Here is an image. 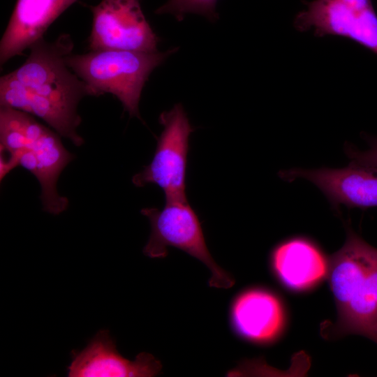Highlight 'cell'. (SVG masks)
<instances>
[{
  "instance_id": "obj_12",
  "label": "cell",
  "mask_w": 377,
  "mask_h": 377,
  "mask_svg": "<svg viewBox=\"0 0 377 377\" xmlns=\"http://www.w3.org/2000/svg\"><path fill=\"white\" fill-rule=\"evenodd\" d=\"M271 264L285 286L294 290H304L327 277L329 263L311 242L294 238L274 249Z\"/></svg>"
},
{
  "instance_id": "obj_4",
  "label": "cell",
  "mask_w": 377,
  "mask_h": 377,
  "mask_svg": "<svg viewBox=\"0 0 377 377\" xmlns=\"http://www.w3.org/2000/svg\"><path fill=\"white\" fill-rule=\"evenodd\" d=\"M159 123L163 128L154 157L149 165L133 175L132 182L137 187L157 185L163 190L165 201H186L189 136L194 128L180 103L163 112Z\"/></svg>"
},
{
  "instance_id": "obj_5",
  "label": "cell",
  "mask_w": 377,
  "mask_h": 377,
  "mask_svg": "<svg viewBox=\"0 0 377 377\" xmlns=\"http://www.w3.org/2000/svg\"><path fill=\"white\" fill-rule=\"evenodd\" d=\"M140 2L141 0H102L96 6L84 4L92 15L88 38L90 51L156 52L160 38L147 22Z\"/></svg>"
},
{
  "instance_id": "obj_2",
  "label": "cell",
  "mask_w": 377,
  "mask_h": 377,
  "mask_svg": "<svg viewBox=\"0 0 377 377\" xmlns=\"http://www.w3.org/2000/svg\"><path fill=\"white\" fill-rule=\"evenodd\" d=\"M177 48L144 52L121 50L90 51L66 57L67 66L89 87L92 96L111 94L131 117L141 119L139 102L150 73Z\"/></svg>"
},
{
  "instance_id": "obj_8",
  "label": "cell",
  "mask_w": 377,
  "mask_h": 377,
  "mask_svg": "<svg viewBox=\"0 0 377 377\" xmlns=\"http://www.w3.org/2000/svg\"><path fill=\"white\" fill-rule=\"evenodd\" d=\"M283 179H305L315 184L334 207H377V168L351 162L343 168H292L280 172Z\"/></svg>"
},
{
  "instance_id": "obj_13",
  "label": "cell",
  "mask_w": 377,
  "mask_h": 377,
  "mask_svg": "<svg viewBox=\"0 0 377 377\" xmlns=\"http://www.w3.org/2000/svg\"><path fill=\"white\" fill-rule=\"evenodd\" d=\"M333 331L334 335H362L377 343V253L346 306L337 312Z\"/></svg>"
},
{
  "instance_id": "obj_9",
  "label": "cell",
  "mask_w": 377,
  "mask_h": 377,
  "mask_svg": "<svg viewBox=\"0 0 377 377\" xmlns=\"http://www.w3.org/2000/svg\"><path fill=\"white\" fill-rule=\"evenodd\" d=\"M70 377H152L162 364L151 354L139 353L134 361L120 355L106 330H100L81 351L72 353Z\"/></svg>"
},
{
  "instance_id": "obj_14",
  "label": "cell",
  "mask_w": 377,
  "mask_h": 377,
  "mask_svg": "<svg viewBox=\"0 0 377 377\" xmlns=\"http://www.w3.org/2000/svg\"><path fill=\"white\" fill-rule=\"evenodd\" d=\"M217 0H168L155 10L157 15L171 14L177 21L184 20L188 13H195L206 17L210 21H216Z\"/></svg>"
},
{
  "instance_id": "obj_7",
  "label": "cell",
  "mask_w": 377,
  "mask_h": 377,
  "mask_svg": "<svg viewBox=\"0 0 377 377\" xmlns=\"http://www.w3.org/2000/svg\"><path fill=\"white\" fill-rule=\"evenodd\" d=\"M58 135L48 128L22 151L8 155V158L1 155L0 165L1 179L17 166L31 172L40 183L43 209L53 214H59L68 207V200L59 195L57 183L63 169L74 158Z\"/></svg>"
},
{
  "instance_id": "obj_1",
  "label": "cell",
  "mask_w": 377,
  "mask_h": 377,
  "mask_svg": "<svg viewBox=\"0 0 377 377\" xmlns=\"http://www.w3.org/2000/svg\"><path fill=\"white\" fill-rule=\"evenodd\" d=\"M74 43L68 34L54 41L41 38L29 47V54L18 68L0 78V106L38 117L59 135L81 146L77 128L80 101L92 96L87 84L66 64Z\"/></svg>"
},
{
  "instance_id": "obj_15",
  "label": "cell",
  "mask_w": 377,
  "mask_h": 377,
  "mask_svg": "<svg viewBox=\"0 0 377 377\" xmlns=\"http://www.w3.org/2000/svg\"><path fill=\"white\" fill-rule=\"evenodd\" d=\"M367 140L369 147L367 150L360 151L348 146L346 153L351 162L377 168V138H368Z\"/></svg>"
},
{
  "instance_id": "obj_6",
  "label": "cell",
  "mask_w": 377,
  "mask_h": 377,
  "mask_svg": "<svg viewBox=\"0 0 377 377\" xmlns=\"http://www.w3.org/2000/svg\"><path fill=\"white\" fill-rule=\"evenodd\" d=\"M304 4L295 18L298 31L347 38L377 54V14L371 0H313Z\"/></svg>"
},
{
  "instance_id": "obj_10",
  "label": "cell",
  "mask_w": 377,
  "mask_h": 377,
  "mask_svg": "<svg viewBox=\"0 0 377 377\" xmlns=\"http://www.w3.org/2000/svg\"><path fill=\"white\" fill-rule=\"evenodd\" d=\"M285 312L279 298L263 288H250L233 300L230 320L234 332L242 339L259 344L275 341L285 325Z\"/></svg>"
},
{
  "instance_id": "obj_11",
  "label": "cell",
  "mask_w": 377,
  "mask_h": 377,
  "mask_svg": "<svg viewBox=\"0 0 377 377\" xmlns=\"http://www.w3.org/2000/svg\"><path fill=\"white\" fill-rule=\"evenodd\" d=\"M77 0H17L0 41V64L22 55Z\"/></svg>"
},
{
  "instance_id": "obj_3",
  "label": "cell",
  "mask_w": 377,
  "mask_h": 377,
  "mask_svg": "<svg viewBox=\"0 0 377 377\" xmlns=\"http://www.w3.org/2000/svg\"><path fill=\"white\" fill-rule=\"evenodd\" d=\"M140 212L151 225L150 235L143 249L146 256L163 258L168 256V247L179 249L209 269L210 287L228 289L233 286V277L219 266L210 254L198 216L188 200L165 201L161 209L147 207Z\"/></svg>"
}]
</instances>
